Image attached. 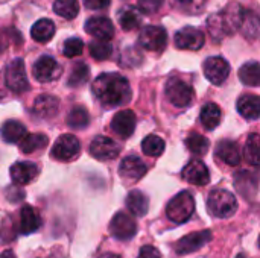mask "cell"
<instances>
[{
	"mask_svg": "<svg viewBox=\"0 0 260 258\" xmlns=\"http://www.w3.org/2000/svg\"><path fill=\"white\" fill-rule=\"evenodd\" d=\"M177 3L187 14H198L204 8L206 0H177Z\"/></svg>",
	"mask_w": 260,
	"mask_h": 258,
	"instance_id": "cell-40",
	"label": "cell"
},
{
	"mask_svg": "<svg viewBox=\"0 0 260 258\" xmlns=\"http://www.w3.org/2000/svg\"><path fill=\"white\" fill-rule=\"evenodd\" d=\"M238 111L248 120H257L260 116V99L256 94L242 96L238 100Z\"/></svg>",
	"mask_w": 260,
	"mask_h": 258,
	"instance_id": "cell-23",
	"label": "cell"
},
{
	"mask_svg": "<svg viewBox=\"0 0 260 258\" xmlns=\"http://www.w3.org/2000/svg\"><path fill=\"white\" fill-rule=\"evenodd\" d=\"M216 155L221 161L229 166H238L241 163V152L238 143L232 140H222L216 146Z\"/></svg>",
	"mask_w": 260,
	"mask_h": 258,
	"instance_id": "cell-21",
	"label": "cell"
},
{
	"mask_svg": "<svg viewBox=\"0 0 260 258\" xmlns=\"http://www.w3.org/2000/svg\"><path fill=\"white\" fill-rule=\"evenodd\" d=\"M166 97L178 108L189 106L193 100V88L180 78H171L166 84Z\"/></svg>",
	"mask_w": 260,
	"mask_h": 258,
	"instance_id": "cell-5",
	"label": "cell"
},
{
	"mask_svg": "<svg viewBox=\"0 0 260 258\" xmlns=\"http://www.w3.org/2000/svg\"><path fill=\"white\" fill-rule=\"evenodd\" d=\"M207 207L213 216H216L219 219H225V217H230L236 213L238 202H236V198L233 193L222 190V189H218L209 195Z\"/></svg>",
	"mask_w": 260,
	"mask_h": 258,
	"instance_id": "cell-3",
	"label": "cell"
},
{
	"mask_svg": "<svg viewBox=\"0 0 260 258\" xmlns=\"http://www.w3.org/2000/svg\"><path fill=\"white\" fill-rule=\"evenodd\" d=\"M85 8L88 9H93V11H99V9H104L110 5V0H82Z\"/></svg>",
	"mask_w": 260,
	"mask_h": 258,
	"instance_id": "cell-42",
	"label": "cell"
},
{
	"mask_svg": "<svg viewBox=\"0 0 260 258\" xmlns=\"http://www.w3.org/2000/svg\"><path fill=\"white\" fill-rule=\"evenodd\" d=\"M88 151H90V154L96 160H99V161H108V160H114L119 155L120 148H119V144L114 140H111L108 137H104V135H98L91 141Z\"/></svg>",
	"mask_w": 260,
	"mask_h": 258,
	"instance_id": "cell-15",
	"label": "cell"
},
{
	"mask_svg": "<svg viewBox=\"0 0 260 258\" xmlns=\"http://www.w3.org/2000/svg\"><path fill=\"white\" fill-rule=\"evenodd\" d=\"M0 258H15V255H14L12 251H5V252L0 254Z\"/></svg>",
	"mask_w": 260,
	"mask_h": 258,
	"instance_id": "cell-43",
	"label": "cell"
},
{
	"mask_svg": "<svg viewBox=\"0 0 260 258\" xmlns=\"http://www.w3.org/2000/svg\"><path fill=\"white\" fill-rule=\"evenodd\" d=\"M58 106H59V102L55 96L41 94L35 99L32 113L40 119H50L58 113Z\"/></svg>",
	"mask_w": 260,
	"mask_h": 258,
	"instance_id": "cell-20",
	"label": "cell"
},
{
	"mask_svg": "<svg viewBox=\"0 0 260 258\" xmlns=\"http://www.w3.org/2000/svg\"><path fill=\"white\" fill-rule=\"evenodd\" d=\"M142 151L148 157H160L163 154V151H165V141L158 135H154V134L148 135L142 141Z\"/></svg>",
	"mask_w": 260,
	"mask_h": 258,
	"instance_id": "cell-34",
	"label": "cell"
},
{
	"mask_svg": "<svg viewBox=\"0 0 260 258\" xmlns=\"http://www.w3.org/2000/svg\"><path fill=\"white\" fill-rule=\"evenodd\" d=\"M79 140L72 134H64L55 141L50 154L55 160L70 161L79 154Z\"/></svg>",
	"mask_w": 260,
	"mask_h": 258,
	"instance_id": "cell-9",
	"label": "cell"
},
{
	"mask_svg": "<svg viewBox=\"0 0 260 258\" xmlns=\"http://www.w3.org/2000/svg\"><path fill=\"white\" fill-rule=\"evenodd\" d=\"M183 178L193 186H207L210 181V173L206 164L200 160H192L183 170Z\"/></svg>",
	"mask_w": 260,
	"mask_h": 258,
	"instance_id": "cell-18",
	"label": "cell"
},
{
	"mask_svg": "<svg viewBox=\"0 0 260 258\" xmlns=\"http://www.w3.org/2000/svg\"><path fill=\"white\" fill-rule=\"evenodd\" d=\"M204 43H206L204 33L193 26H186L175 33V46L178 49L200 50L204 46Z\"/></svg>",
	"mask_w": 260,
	"mask_h": 258,
	"instance_id": "cell-13",
	"label": "cell"
},
{
	"mask_svg": "<svg viewBox=\"0 0 260 258\" xmlns=\"http://www.w3.org/2000/svg\"><path fill=\"white\" fill-rule=\"evenodd\" d=\"M32 73H34V78L38 82H50V81H53V79H56L59 76L61 67H59V64L56 62L55 58H52L49 55H44V56L37 59V62L34 64Z\"/></svg>",
	"mask_w": 260,
	"mask_h": 258,
	"instance_id": "cell-14",
	"label": "cell"
},
{
	"mask_svg": "<svg viewBox=\"0 0 260 258\" xmlns=\"http://www.w3.org/2000/svg\"><path fill=\"white\" fill-rule=\"evenodd\" d=\"M139 43L143 49L151 52H163L168 46V32L161 26H145L140 30Z\"/></svg>",
	"mask_w": 260,
	"mask_h": 258,
	"instance_id": "cell-6",
	"label": "cell"
},
{
	"mask_svg": "<svg viewBox=\"0 0 260 258\" xmlns=\"http://www.w3.org/2000/svg\"><path fill=\"white\" fill-rule=\"evenodd\" d=\"M239 79L242 84L248 87H259L260 85V67L257 61H250L244 64L239 70Z\"/></svg>",
	"mask_w": 260,
	"mask_h": 258,
	"instance_id": "cell-29",
	"label": "cell"
},
{
	"mask_svg": "<svg viewBox=\"0 0 260 258\" xmlns=\"http://www.w3.org/2000/svg\"><path fill=\"white\" fill-rule=\"evenodd\" d=\"M38 176V167L29 161L15 163L11 167V179L17 186H26Z\"/></svg>",
	"mask_w": 260,
	"mask_h": 258,
	"instance_id": "cell-19",
	"label": "cell"
},
{
	"mask_svg": "<svg viewBox=\"0 0 260 258\" xmlns=\"http://www.w3.org/2000/svg\"><path fill=\"white\" fill-rule=\"evenodd\" d=\"M53 11L59 17H62L66 20H72L78 15L79 5H78V0H55Z\"/></svg>",
	"mask_w": 260,
	"mask_h": 258,
	"instance_id": "cell-32",
	"label": "cell"
},
{
	"mask_svg": "<svg viewBox=\"0 0 260 258\" xmlns=\"http://www.w3.org/2000/svg\"><path fill=\"white\" fill-rule=\"evenodd\" d=\"M244 154H245V160L251 166H254V167L259 166V135L257 134L248 135V140H247Z\"/></svg>",
	"mask_w": 260,
	"mask_h": 258,
	"instance_id": "cell-36",
	"label": "cell"
},
{
	"mask_svg": "<svg viewBox=\"0 0 260 258\" xmlns=\"http://www.w3.org/2000/svg\"><path fill=\"white\" fill-rule=\"evenodd\" d=\"M244 9L238 3H230L224 11L219 14L210 17L207 20L209 30L216 36H224V35H233L244 23Z\"/></svg>",
	"mask_w": 260,
	"mask_h": 258,
	"instance_id": "cell-2",
	"label": "cell"
},
{
	"mask_svg": "<svg viewBox=\"0 0 260 258\" xmlns=\"http://www.w3.org/2000/svg\"><path fill=\"white\" fill-rule=\"evenodd\" d=\"M163 2H165V0H139L137 9H139L142 14L151 15V14H155V12L161 8Z\"/></svg>",
	"mask_w": 260,
	"mask_h": 258,
	"instance_id": "cell-39",
	"label": "cell"
},
{
	"mask_svg": "<svg viewBox=\"0 0 260 258\" xmlns=\"http://www.w3.org/2000/svg\"><path fill=\"white\" fill-rule=\"evenodd\" d=\"M136 114L131 109H122L117 114H114L113 120H111V129L120 135L122 138H128L133 135L134 129H136Z\"/></svg>",
	"mask_w": 260,
	"mask_h": 258,
	"instance_id": "cell-17",
	"label": "cell"
},
{
	"mask_svg": "<svg viewBox=\"0 0 260 258\" xmlns=\"http://www.w3.org/2000/svg\"><path fill=\"white\" fill-rule=\"evenodd\" d=\"M221 116H222L221 108H219L216 103L210 102V103H207V105L203 106L200 120H201V123H203V126H204L206 129L212 131V129H215V128L219 125Z\"/></svg>",
	"mask_w": 260,
	"mask_h": 258,
	"instance_id": "cell-27",
	"label": "cell"
},
{
	"mask_svg": "<svg viewBox=\"0 0 260 258\" xmlns=\"http://www.w3.org/2000/svg\"><path fill=\"white\" fill-rule=\"evenodd\" d=\"M195 211V199L189 192H181L175 198L171 199V202L166 207L168 217L175 224H184L187 222Z\"/></svg>",
	"mask_w": 260,
	"mask_h": 258,
	"instance_id": "cell-4",
	"label": "cell"
},
{
	"mask_svg": "<svg viewBox=\"0 0 260 258\" xmlns=\"http://www.w3.org/2000/svg\"><path fill=\"white\" fill-rule=\"evenodd\" d=\"M142 17H140V11L131 6H126L120 11L119 14V23L122 26L123 30H134L140 26Z\"/></svg>",
	"mask_w": 260,
	"mask_h": 258,
	"instance_id": "cell-30",
	"label": "cell"
},
{
	"mask_svg": "<svg viewBox=\"0 0 260 258\" xmlns=\"http://www.w3.org/2000/svg\"><path fill=\"white\" fill-rule=\"evenodd\" d=\"M35 258H61L59 255H56L55 252H52V254H46V255H38V257Z\"/></svg>",
	"mask_w": 260,
	"mask_h": 258,
	"instance_id": "cell-45",
	"label": "cell"
},
{
	"mask_svg": "<svg viewBox=\"0 0 260 258\" xmlns=\"http://www.w3.org/2000/svg\"><path fill=\"white\" fill-rule=\"evenodd\" d=\"M137 258H161V254L158 252L157 248L151 246V245H146L140 249L139 252V257Z\"/></svg>",
	"mask_w": 260,
	"mask_h": 258,
	"instance_id": "cell-41",
	"label": "cell"
},
{
	"mask_svg": "<svg viewBox=\"0 0 260 258\" xmlns=\"http://www.w3.org/2000/svg\"><path fill=\"white\" fill-rule=\"evenodd\" d=\"M41 227V217L38 211L30 207L24 205L20 211V231L21 234H32Z\"/></svg>",
	"mask_w": 260,
	"mask_h": 258,
	"instance_id": "cell-22",
	"label": "cell"
},
{
	"mask_svg": "<svg viewBox=\"0 0 260 258\" xmlns=\"http://www.w3.org/2000/svg\"><path fill=\"white\" fill-rule=\"evenodd\" d=\"M0 134L6 143H18L26 135V128L23 123H20L17 120H8L3 123Z\"/></svg>",
	"mask_w": 260,
	"mask_h": 258,
	"instance_id": "cell-26",
	"label": "cell"
},
{
	"mask_svg": "<svg viewBox=\"0 0 260 258\" xmlns=\"http://www.w3.org/2000/svg\"><path fill=\"white\" fill-rule=\"evenodd\" d=\"M49 138L44 134H26L20 140V149L23 154H34L43 148H46Z\"/></svg>",
	"mask_w": 260,
	"mask_h": 258,
	"instance_id": "cell-28",
	"label": "cell"
},
{
	"mask_svg": "<svg viewBox=\"0 0 260 258\" xmlns=\"http://www.w3.org/2000/svg\"><path fill=\"white\" fill-rule=\"evenodd\" d=\"M210 240H212V231H209V230L190 233V234L184 236L181 240L177 242L175 251H177V254H180V255L192 254V252H195V251H200V249H201L203 246H206Z\"/></svg>",
	"mask_w": 260,
	"mask_h": 258,
	"instance_id": "cell-11",
	"label": "cell"
},
{
	"mask_svg": "<svg viewBox=\"0 0 260 258\" xmlns=\"http://www.w3.org/2000/svg\"><path fill=\"white\" fill-rule=\"evenodd\" d=\"M146 172H148L146 164L139 157H134V155L123 158L119 166V175L128 184L137 182L139 179H142L146 175Z\"/></svg>",
	"mask_w": 260,
	"mask_h": 258,
	"instance_id": "cell-10",
	"label": "cell"
},
{
	"mask_svg": "<svg viewBox=\"0 0 260 258\" xmlns=\"http://www.w3.org/2000/svg\"><path fill=\"white\" fill-rule=\"evenodd\" d=\"M204 75L212 84L221 85L227 81L230 75V64L221 56L207 58L204 62Z\"/></svg>",
	"mask_w": 260,
	"mask_h": 258,
	"instance_id": "cell-12",
	"label": "cell"
},
{
	"mask_svg": "<svg viewBox=\"0 0 260 258\" xmlns=\"http://www.w3.org/2000/svg\"><path fill=\"white\" fill-rule=\"evenodd\" d=\"M186 146L189 148V151H190L192 154L203 157V155L207 154L210 143H209V140H207L204 135L197 134V132H192V134L187 137V140H186Z\"/></svg>",
	"mask_w": 260,
	"mask_h": 258,
	"instance_id": "cell-33",
	"label": "cell"
},
{
	"mask_svg": "<svg viewBox=\"0 0 260 258\" xmlns=\"http://www.w3.org/2000/svg\"><path fill=\"white\" fill-rule=\"evenodd\" d=\"M126 207H128L129 213H133L134 216L143 217L149 210V201L145 193H142L139 190H133L126 196Z\"/></svg>",
	"mask_w": 260,
	"mask_h": 258,
	"instance_id": "cell-24",
	"label": "cell"
},
{
	"mask_svg": "<svg viewBox=\"0 0 260 258\" xmlns=\"http://www.w3.org/2000/svg\"><path fill=\"white\" fill-rule=\"evenodd\" d=\"M93 94L98 100L107 106H119L131 100V87L126 78L117 73H104L93 82Z\"/></svg>",
	"mask_w": 260,
	"mask_h": 258,
	"instance_id": "cell-1",
	"label": "cell"
},
{
	"mask_svg": "<svg viewBox=\"0 0 260 258\" xmlns=\"http://www.w3.org/2000/svg\"><path fill=\"white\" fill-rule=\"evenodd\" d=\"M99 258H122L120 255H117V254H111V252H108V254H102Z\"/></svg>",
	"mask_w": 260,
	"mask_h": 258,
	"instance_id": "cell-44",
	"label": "cell"
},
{
	"mask_svg": "<svg viewBox=\"0 0 260 258\" xmlns=\"http://www.w3.org/2000/svg\"><path fill=\"white\" fill-rule=\"evenodd\" d=\"M84 50V43L81 38H76V36H72L69 38L64 46H62V53L64 56L67 58H75V56H79Z\"/></svg>",
	"mask_w": 260,
	"mask_h": 258,
	"instance_id": "cell-38",
	"label": "cell"
},
{
	"mask_svg": "<svg viewBox=\"0 0 260 258\" xmlns=\"http://www.w3.org/2000/svg\"><path fill=\"white\" fill-rule=\"evenodd\" d=\"M85 30L87 33H90L91 36L98 38V40H107L110 41L114 36V26L111 23L110 18L107 17H90L85 21Z\"/></svg>",
	"mask_w": 260,
	"mask_h": 258,
	"instance_id": "cell-16",
	"label": "cell"
},
{
	"mask_svg": "<svg viewBox=\"0 0 260 258\" xmlns=\"http://www.w3.org/2000/svg\"><path fill=\"white\" fill-rule=\"evenodd\" d=\"M5 82H6V87L14 93H24L29 88V81H27L24 62L21 58H17L8 64L5 70Z\"/></svg>",
	"mask_w": 260,
	"mask_h": 258,
	"instance_id": "cell-7",
	"label": "cell"
},
{
	"mask_svg": "<svg viewBox=\"0 0 260 258\" xmlns=\"http://www.w3.org/2000/svg\"><path fill=\"white\" fill-rule=\"evenodd\" d=\"M113 46L107 40H94L90 43V55L98 61H105L111 56Z\"/></svg>",
	"mask_w": 260,
	"mask_h": 258,
	"instance_id": "cell-35",
	"label": "cell"
},
{
	"mask_svg": "<svg viewBox=\"0 0 260 258\" xmlns=\"http://www.w3.org/2000/svg\"><path fill=\"white\" fill-rule=\"evenodd\" d=\"M110 234L119 240H129L137 234V224L129 214L120 211L110 222Z\"/></svg>",
	"mask_w": 260,
	"mask_h": 258,
	"instance_id": "cell-8",
	"label": "cell"
},
{
	"mask_svg": "<svg viewBox=\"0 0 260 258\" xmlns=\"http://www.w3.org/2000/svg\"><path fill=\"white\" fill-rule=\"evenodd\" d=\"M87 79H88V67H87V64L78 62L72 68V73L69 76L67 85L69 87H79L84 82H87Z\"/></svg>",
	"mask_w": 260,
	"mask_h": 258,
	"instance_id": "cell-37",
	"label": "cell"
},
{
	"mask_svg": "<svg viewBox=\"0 0 260 258\" xmlns=\"http://www.w3.org/2000/svg\"><path fill=\"white\" fill-rule=\"evenodd\" d=\"M55 33V23L49 18H41L38 20L32 29H30V35L37 43H47L50 41V38Z\"/></svg>",
	"mask_w": 260,
	"mask_h": 258,
	"instance_id": "cell-25",
	"label": "cell"
},
{
	"mask_svg": "<svg viewBox=\"0 0 260 258\" xmlns=\"http://www.w3.org/2000/svg\"><path fill=\"white\" fill-rule=\"evenodd\" d=\"M90 123V116L84 106H75L67 116V125L73 129H84Z\"/></svg>",
	"mask_w": 260,
	"mask_h": 258,
	"instance_id": "cell-31",
	"label": "cell"
}]
</instances>
